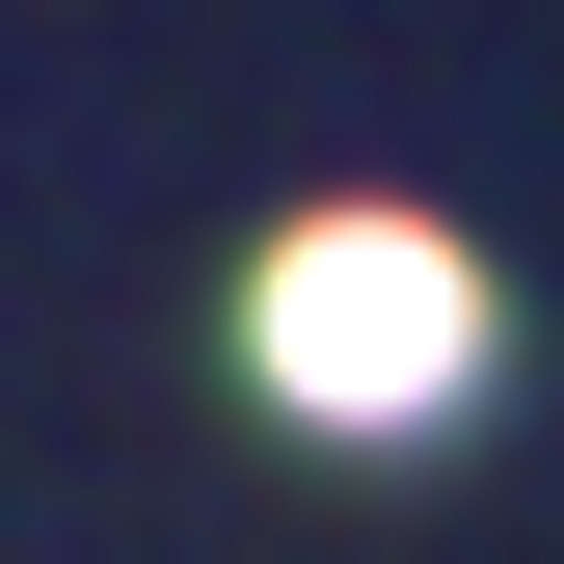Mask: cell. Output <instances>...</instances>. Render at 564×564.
Segmentation results:
<instances>
[{"label": "cell", "mask_w": 564, "mask_h": 564, "mask_svg": "<svg viewBox=\"0 0 564 564\" xmlns=\"http://www.w3.org/2000/svg\"><path fill=\"white\" fill-rule=\"evenodd\" d=\"M242 377L296 403V431H431V403L484 377V269L431 216H296L242 269Z\"/></svg>", "instance_id": "obj_1"}]
</instances>
